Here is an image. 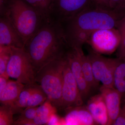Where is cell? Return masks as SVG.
I'll return each instance as SVG.
<instances>
[{
    "instance_id": "cell-9",
    "label": "cell",
    "mask_w": 125,
    "mask_h": 125,
    "mask_svg": "<svg viewBox=\"0 0 125 125\" xmlns=\"http://www.w3.org/2000/svg\"><path fill=\"white\" fill-rule=\"evenodd\" d=\"M120 36L116 28L99 30L92 34L87 43L99 54H110L117 50Z\"/></svg>"
},
{
    "instance_id": "cell-16",
    "label": "cell",
    "mask_w": 125,
    "mask_h": 125,
    "mask_svg": "<svg viewBox=\"0 0 125 125\" xmlns=\"http://www.w3.org/2000/svg\"><path fill=\"white\" fill-rule=\"evenodd\" d=\"M78 49L83 74L86 82L91 89H96L99 84L94 75L92 63L88 56L84 54L82 47L76 48Z\"/></svg>"
},
{
    "instance_id": "cell-6",
    "label": "cell",
    "mask_w": 125,
    "mask_h": 125,
    "mask_svg": "<svg viewBox=\"0 0 125 125\" xmlns=\"http://www.w3.org/2000/svg\"><path fill=\"white\" fill-rule=\"evenodd\" d=\"M94 7L92 0H52L49 18L62 23L84 10Z\"/></svg>"
},
{
    "instance_id": "cell-10",
    "label": "cell",
    "mask_w": 125,
    "mask_h": 125,
    "mask_svg": "<svg viewBox=\"0 0 125 125\" xmlns=\"http://www.w3.org/2000/svg\"><path fill=\"white\" fill-rule=\"evenodd\" d=\"M65 56L84 102L89 96L92 90L87 84L84 76L78 49L76 48L69 47L65 54Z\"/></svg>"
},
{
    "instance_id": "cell-21",
    "label": "cell",
    "mask_w": 125,
    "mask_h": 125,
    "mask_svg": "<svg viewBox=\"0 0 125 125\" xmlns=\"http://www.w3.org/2000/svg\"><path fill=\"white\" fill-rule=\"evenodd\" d=\"M11 54V47L0 46V76L9 79L7 73V64Z\"/></svg>"
},
{
    "instance_id": "cell-28",
    "label": "cell",
    "mask_w": 125,
    "mask_h": 125,
    "mask_svg": "<svg viewBox=\"0 0 125 125\" xmlns=\"http://www.w3.org/2000/svg\"><path fill=\"white\" fill-rule=\"evenodd\" d=\"M9 80V79L0 76V93L3 91L7 86Z\"/></svg>"
},
{
    "instance_id": "cell-23",
    "label": "cell",
    "mask_w": 125,
    "mask_h": 125,
    "mask_svg": "<svg viewBox=\"0 0 125 125\" xmlns=\"http://www.w3.org/2000/svg\"><path fill=\"white\" fill-rule=\"evenodd\" d=\"M14 113L11 106L1 104L0 107V125H13Z\"/></svg>"
},
{
    "instance_id": "cell-19",
    "label": "cell",
    "mask_w": 125,
    "mask_h": 125,
    "mask_svg": "<svg viewBox=\"0 0 125 125\" xmlns=\"http://www.w3.org/2000/svg\"><path fill=\"white\" fill-rule=\"evenodd\" d=\"M118 58V63L114 73V87L121 94L122 97H125V57Z\"/></svg>"
},
{
    "instance_id": "cell-13",
    "label": "cell",
    "mask_w": 125,
    "mask_h": 125,
    "mask_svg": "<svg viewBox=\"0 0 125 125\" xmlns=\"http://www.w3.org/2000/svg\"><path fill=\"white\" fill-rule=\"evenodd\" d=\"M96 125H107L108 114L103 97L101 93L92 97L86 106Z\"/></svg>"
},
{
    "instance_id": "cell-3",
    "label": "cell",
    "mask_w": 125,
    "mask_h": 125,
    "mask_svg": "<svg viewBox=\"0 0 125 125\" xmlns=\"http://www.w3.org/2000/svg\"><path fill=\"white\" fill-rule=\"evenodd\" d=\"M0 12L10 21L25 44L48 18L24 0H4Z\"/></svg>"
},
{
    "instance_id": "cell-4",
    "label": "cell",
    "mask_w": 125,
    "mask_h": 125,
    "mask_svg": "<svg viewBox=\"0 0 125 125\" xmlns=\"http://www.w3.org/2000/svg\"><path fill=\"white\" fill-rule=\"evenodd\" d=\"M65 62V54L45 65L35 76L36 83L45 92L48 101L56 109H59L61 105Z\"/></svg>"
},
{
    "instance_id": "cell-14",
    "label": "cell",
    "mask_w": 125,
    "mask_h": 125,
    "mask_svg": "<svg viewBox=\"0 0 125 125\" xmlns=\"http://www.w3.org/2000/svg\"><path fill=\"white\" fill-rule=\"evenodd\" d=\"M65 110L67 111V114L66 115L64 122L66 125H96L86 106L82 105L69 108Z\"/></svg>"
},
{
    "instance_id": "cell-25",
    "label": "cell",
    "mask_w": 125,
    "mask_h": 125,
    "mask_svg": "<svg viewBox=\"0 0 125 125\" xmlns=\"http://www.w3.org/2000/svg\"><path fill=\"white\" fill-rule=\"evenodd\" d=\"M95 8L106 10H112L110 4V0H92Z\"/></svg>"
},
{
    "instance_id": "cell-27",
    "label": "cell",
    "mask_w": 125,
    "mask_h": 125,
    "mask_svg": "<svg viewBox=\"0 0 125 125\" xmlns=\"http://www.w3.org/2000/svg\"><path fill=\"white\" fill-rule=\"evenodd\" d=\"M112 9H123L125 6V0H110Z\"/></svg>"
},
{
    "instance_id": "cell-1",
    "label": "cell",
    "mask_w": 125,
    "mask_h": 125,
    "mask_svg": "<svg viewBox=\"0 0 125 125\" xmlns=\"http://www.w3.org/2000/svg\"><path fill=\"white\" fill-rule=\"evenodd\" d=\"M123 9L90 8L60 23L69 47H82L91 35L99 30L116 28L125 15Z\"/></svg>"
},
{
    "instance_id": "cell-18",
    "label": "cell",
    "mask_w": 125,
    "mask_h": 125,
    "mask_svg": "<svg viewBox=\"0 0 125 125\" xmlns=\"http://www.w3.org/2000/svg\"><path fill=\"white\" fill-rule=\"evenodd\" d=\"M39 86V84L37 83L25 85L17 102L13 106H11L14 114L19 113L20 114L24 108L27 107V103L30 96Z\"/></svg>"
},
{
    "instance_id": "cell-26",
    "label": "cell",
    "mask_w": 125,
    "mask_h": 125,
    "mask_svg": "<svg viewBox=\"0 0 125 125\" xmlns=\"http://www.w3.org/2000/svg\"><path fill=\"white\" fill-rule=\"evenodd\" d=\"M113 125H125V103L122 107Z\"/></svg>"
},
{
    "instance_id": "cell-29",
    "label": "cell",
    "mask_w": 125,
    "mask_h": 125,
    "mask_svg": "<svg viewBox=\"0 0 125 125\" xmlns=\"http://www.w3.org/2000/svg\"><path fill=\"white\" fill-rule=\"evenodd\" d=\"M4 0H0V4H1L3 2Z\"/></svg>"
},
{
    "instance_id": "cell-11",
    "label": "cell",
    "mask_w": 125,
    "mask_h": 125,
    "mask_svg": "<svg viewBox=\"0 0 125 125\" xmlns=\"http://www.w3.org/2000/svg\"><path fill=\"white\" fill-rule=\"evenodd\" d=\"M25 42L8 18L0 14V46L24 49Z\"/></svg>"
},
{
    "instance_id": "cell-5",
    "label": "cell",
    "mask_w": 125,
    "mask_h": 125,
    "mask_svg": "<svg viewBox=\"0 0 125 125\" xmlns=\"http://www.w3.org/2000/svg\"><path fill=\"white\" fill-rule=\"evenodd\" d=\"M10 47L11 54L7 67L9 78L25 85L36 83V74L29 55L24 49Z\"/></svg>"
},
{
    "instance_id": "cell-17",
    "label": "cell",
    "mask_w": 125,
    "mask_h": 125,
    "mask_svg": "<svg viewBox=\"0 0 125 125\" xmlns=\"http://www.w3.org/2000/svg\"><path fill=\"white\" fill-rule=\"evenodd\" d=\"M56 109L47 100L38 107L36 117L33 120V125H44L49 123Z\"/></svg>"
},
{
    "instance_id": "cell-24",
    "label": "cell",
    "mask_w": 125,
    "mask_h": 125,
    "mask_svg": "<svg viewBox=\"0 0 125 125\" xmlns=\"http://www.w3.org/2000/svg\"><path fill=\"white\" fill-rule=\"evenodd\" d=\"M116 29L120 36V42L117 49L118 58L125 57V15L118 22Z\"/></svg>"
},
{
    "instance_id": "cell-7",
    "label": "cell",
    "mask_w": 125,
    "mask_h": 125,
    "mask_svg": "<svg viewBox=\"0 0 125 125\" xmlns=\"http://www.w3.org/2000/svg\"><path fill=\"white\" fill-rule=\"evenodd\" d=\"M88 55L96 80L106 87L114 88V73L118 58H107L93 50L90 51Z\"/></svg>"
},
{
    "instance_id": "cell-2",
    "label": "cell",
    "mask_w": 125,
    "mask_h": 125,
    "mask_svg": "<svg viewBox=\"0 0 125 125\" xmlns=\"http://www.w3.org/2000/svg\"><path fill=\"white\" fill-rule=\"evenodd\" d=\"M61 23L48 18L25 43L35 74L48 63L64 55L69 48Z\"/></svg>"
},
{
    "instance_id": "cell-15",
    "label": "cell",
    "mask_w": 125,
    "mask_h": 125,
    "mask_svg": "<svg viewBox=\"0 0 125 125\" xmlns=\"http://www.w3.org/2000/svg\"><path fill=\"white\" fill-rule=\"evenodd\" d=\"M25 84L17 80H9L7 86L0 93L1 104L13 106L17 102Z\"/></svg>"
},
{
    "instance_id": "cell-8",
    "label": "cell",
    "mask_w": 125,
    "mask_h": 125,
    "mask_svg": "<svg viewBox=\"0 0 125 125\" xmlns=\"http://www.w3.org/2000/svg\"><path fill=\"white\" fill-rule=\"evenodd\" d=\"M65 58L61 101L59 108V109L62 110L82 106L84 103L76 81L66 57Z\"/></svg>"
},
{
    "instance_id": "cell-12",
    "label": "cell",
    "mask_w": 125,
    "mask_h": 125,
    "mask_svg": "<svg viewBox=\"0 0 125 125\" xmlns=\"http://www.w3.org/2000/svg\"><path fill=\"white\" fill-rule=\"evenodd\" d=\"M100 91L104 98L107 109L108 116L107 125H113L120 110L122 96L115 88L103 85L100 87Z\"/></svg>"
},
{
    "instance_id": "cell-20",
    "label": "cell",
    "mask_w": 125,
    "mask_h": 125,
    "mask_svg": "<svg viewBox=\"0 0 125 125\" xmlns=\"http://www.w3.org/2000/svg\"><path fill=\"white\" fill-rule=\"evenodd\" d=\"M38 106L27 107L23 110L13 125H33V120L37 114Z\"/></svg>"
},
{
    "instance_id": "cell-22",
    "label": "cell",
    "mask_w": 125,
    "mask_h": 125,
    "mask_svg": "<svg viewBox=\"0 0 125 125\" xmlns=\"http://www.w3.org/2000/svg\"><path fill=\"white\" fill-rule=\"evenodd\" d=\"M47 100V97L40 85L31 94L27 104V107H37L42 105Z\"/></svg>"
}]
</instances>
